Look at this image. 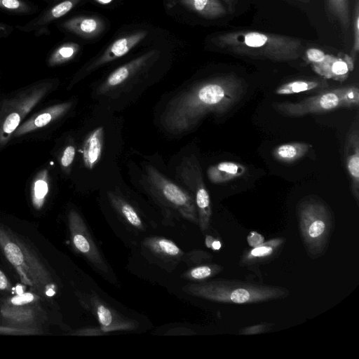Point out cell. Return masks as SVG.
<instances>
[{"label":"cell","instance_id":"6da1fadb","mask_svg":"<svg viewBox=\"0 0 359 359\" xmlns=\"http://www.w3.org/2000/svg\"><path fill=\"white\" fill-rule=\"evenodd\" d=\"M244 82L224 75L194 83L172 97L160 118L166 132L182 135L193 130L208 114H224L245 93Z\"/></svg>","mask_w":359,"mask_h":359},{"label":"cell","instance_id":"7a4b0ae2","mask_svg":"<svg viewBox=\"0 0 359 359\" xmlns=\"http://www.w3.org/2000/svg\"><path fill=\"white\" fill-rule=\"evenodd\" d=\"M212 42L229 53L279 62L298 59L304 48L297 38L248 30L220 33Z\"/></svg>","mask_w":359,"mask_h":359},{"label":"cell","instance_id":"3957f363","mask_svg":"<svg viewBox=\"0 0 359 359\" xmlns=\"http://www.w3.org/2000/svg\"><path fill=\"white\" fill-rule=\"evenodd\" d=\"M0 249L24 285L43 299L55 295L57 285L46 264L21 236L1 222Z\"/></svg>","mask_w":359,"mask_h":359},{"label":"cell","instance_id":"277c9868","mask_svg":"<svg viewBox=\"0 0 359 359\" xmlns=\"http://www.w3.org/2000/svg\"><path fill=\"white\" fill-rule=\"evenodd\" d=\"M193 296L230 304H254L286 298L290 290L278 285L215 279L189 284L184 288Z\"/></svg>","mask_w":359,"mask_h":359},{"label":"cell","instance_id":"5b68a950","mask_svg":"<svg viewBox=\"0 0 359 359\" xmlns=\"http://www.w3.org/2000/svg\"><path fill=\"white\" fill-rule=\"evenodd\" d=\"M297 217L307 255L313 259L321 257L327 252L334 228L332 211L324 201L311 196L297 204Z\"/></svg>","mask_w":359,"mask_h":359},{"label":"cell","instance_id":"8992f818","mask_svg":"<svg viewBox=\"0 0 359 359\" xmlns=\"http://www.w3.org/2000/svg\"><path fill=\"white\" fill-rule=\"evenodd\" d=\"M358 88L351 85L332 89L326 88L315 95L296 102H275L273 107L276 111L283 116L299 117L341 107H358Z\"/></svg>","mask_w":359,"mask_h":359},{"label":"cell","instance_id":"52a82bcc","mask_svg":"<svg viewBox=\"0 0 359 359\" xmlns=\"http://www.w3.org/2000/svg\"><path fill=\"white\" fill-rule=\"evenodd\" d=\"M41 297L35 292H22L0 302V324L44 334L48 316L42 307Z\"/></svg>","mask_w":359,"mask_h":359},{"label":"cell","instance_id":"ba28073f","mask_svg":"<svg viewBox=\"0 0 359 359\" xmlns=\"http://www.w3.org/2000/svg\"><path fill=\"white\" fill-rule=\"evenodd\" d=\"M146 177L153 192L162 202L186 219L198 223L195 200L191 193L168 179L152 165H147Z\"/></svg>","mask_w":359,"mask_h":359},{"label":"cell","instance_id":"9c48e42d","mask_svg":"<svg viewBox=\"0 0 359 359\" xmlns=\"http://www.w3.org/2000/svg\"><path fill=\"white\" fill-rule=\"evenodd\" d=\"M177 177L191 191L198 213V224L204 232L212 215L210 198L204 183L200 164L194 155L184 157L177 168Z\"/></svg>","mask_w":359,"mask_h":359},{"label":"cell","instance_id":"30bf717a","mask_svg":"<svg viewBox=\"0 0 359 359\" xmlns=\"http://www.w3.org/2000/svg\"><path fill=\"white\" fill-rule=\"evenodd\" d=\"M68 226L74 249L100 271L108 273L107 263L93 241L84 221L74 210L69 212Z\"/></svg>","mask_w":359,"mask_h":359},{"label":"cell","instance_id":"8fae6325","mask_svg":"<svg viewBox=\"0 0 359 359\" xmlns=\"http://www.w3.org/2000/svg\"><path fill=\"white\" fill-rule=\"evenodd\" d=\"M158 56L156 50L148 51L113 71L100 84L98 94H107L124 87L149 67Z\"/></svg>","mask_w":359,"mask_h":359},{"label":"cell","instance_id":"7c38bea8","mask_svg":"<svg viewBox=\"0 0 359 359\" xmlns=\"http://www.w3.org/2000/svg\"><path fill=\"white\" fill-rule=\"evenodd\" d=\"M306 56L313 70L326 79L342 81L354 67V62L351 57L346 56L343 59L315 48L308 49Z\"/></svg>","mask_w":359,"mask_h":359},{"label":"cell","instance_id":"4fadbf2b","mask_svg":"<svg viewBox=\"0 0 359 359\" xmlns=\"http://www.w3.org/2000/svg\"><path fill=\"white\" fill-rule=\"evenodd\" d=\"M147 35V31H138L114 41L99 57L88 66L86 72H91L107 63L124 56L142 41Z\"/></svg>","mask_w":359,"mask_h":359},{"label":"cell","instance_id":"5bb4252c","mask_svg":"<svg viewBox=\"0 0 359 359\" xmlns=\"http://www.w3.org/2000/svg\"><path fill=\"white\" fill-rule=\"evenodd\" d=\"M345 164L351 180V190L355 200L359 201V131L358 121L348 135L344 147Z\"/></svg>","mask_w":359,"mask_h":359},{"label":"cell","instance_id":"9a60e30c","mask_svg":"<svg viewBox=\"0 0 359 359\" xmlns=\"http://www.w3.org/2000/svg\"><path fill=\"white\" fill-rule=\"evenodd\" d=\"M285 243L284 238H273L262 244L245 250L240 257L241 266H252L274 259L282 250Z\"/></svg>","mask_w":359,"mask_h":359},{"label":"cell","instance_id":"2e32d148","mask_svg":"<svg viewBox=\"0 0 359 359\" xmlns=\"http://www.w3.org/2000/svg\"><path fill=\"white\" fill-rule=\"evenodd\" d=\"M62 26L66 30L86 39L97 36L104 29V22L97 16H76L64 22Z\"/></svg>","mask_w":359,"mask_h":359},{"label":"cell","instance_id":"e0dca14e","mask_svg":"<svg viewBox=\"0 0 359 359\" xmlns=\"http://www.w3.org/2000/svg\"><path fill=\"white\" fill-rule=\"evenodd\" d=\"M104 144V128H95L86 138L83 146V161L85 166L91 170L100 161Z\"/></svg>","mask_w":359,"mask_h":359},{"label":"cell","instance_id":"ac0fdd59","mask_svg":"<svg viewBox=\"0 0 359 359\" xmlns=\"http://www.w3.org/2000/svg\"><path fill=\"white\" fill-rule=\"evenodd\" d=\"M81 0H64L22 27L23 31L39 29L69 13Z\"/></svg>","mask_w":359,"mask_h":359},{"label":"cell","instance_id":"d6986e66","mask_svg":"<svg viewBox=\"0 0 359 359\" xmlns=\"http://www.w3.org/2000/svg\"><path fill=\"white\" fill-rule=\"evenodd\" d=\"M245 171V167L240 163L224 161L210 166L207 175L211 182L221 184L241 177Z\"/></svg>","mask_w":359,"mask_h":359},{"label":"cell","instance_id":"ffe728a7","mask_svg":"<svg viewBox=\"0 0 359 359\" xmlns=\"http://www.w3.org/2000/svg\"><path fill=\"white\" fill-rule=\"evenodd\" d=\"M71 104L70 102H65L48 109L46 111L24 123L15 133V135L25 134L46 126L50 121L66 112L71 107Z\"/></svg>","mask_w":359,"mask_h":359},{"label":"cell","instance_id":"44dd1931","mask_svg":"<svg viewBox=\"0 0 359 359\" xmlns=\"http://www.w3.org/2000/svg\"><path fill=\"white\" fill-rule=\"evenodd\" d=\"M191 11L208 19H216L226 14V8L219 0H180Z\"/></svg>","mask_w":359,"mask_h":359},{"label":"cell","instance_id":"7402d4cb","mask_svg":"<svg viewBox=\"0 0 359 359\" xmlns=\"http://www.w3.org/2000/svg\"><path fill=\"white\" fill-rule=\"evenodd\" d=\"M107 195L112 206L128 224L137 229H143L142 220L130 203L111 191L108 192Z\"/></svg>","mask_w":359,"mask_h":359},{"label":"cell","instance_id":"603a6c76","mask_svg":"<svg viewBox=\"0 0 359 359\" xmlns=\"http://www.w3.org/2000/svg\"><path fill=\"white\" fill-rule=\"evenodd\" d=\"M327 12L331 19L337 21L345 34L351 28V0H325Z\"/></svg>","mask_w":359,"mask_h":359},{"label":"cell","instance_id":"cb8c5ba5","mask_svg":"<svg viewBox=\"0 0 359 359\" xmlns=\"http://www.w3.org/2000/svg\"><path fill=\"white\" fill-rule=\"evenodd\" d=\"M311 147V144L303 142L285 143L274 148L273 156L278 161L291 163L304 156Z\"/></svg>","mask_w":359,"mask_h":359},{"label":"cell","instance_id":"d4e9b609","mask_svg":"<svg viewBox=\"0 0 359 359\" xmlns=\"http://www.w3.org/2000/svg\"><path fill=\"white\" fill-rule=\"evenodd\" d=\"M328 86L327 83L320 79H299L285 83L278 86L276 95H291L312 90H323Z\"/></svg>","mask_w":359,"mask_h":359},{"label":"cell","instance_id":"484cf974","mask_svg":"<svg viewBox=\"0 0 359 359\" xmlns=\"http://www.w3.org/2000/svg\"><path fill=\"white\" fill-rule=\"evenodd\" d=\"M147 245L156 255L164 259H176L182 255V252L175 243L163 238H150L147 241Z\"/></svg>","mask_w":359,"mask_h":359},{"label":"cell","instance_id":"4316f807","mask_svg":"<svg viewBox=\"0 0 359 359\" xmlns=\"http://www.w3.org/2000/svg\"><path fill=\"white\" fill-rule=\"evenodd\" d=\"M79 49V45L74 42H68L60 45L50 56L49 65H57L72 60L76 55Z\"/></svg>","mask_w":359,"mask_h":359},{"label":"cell","instance_id":"83f0119b","mask_svg":"<svg viewBox=\"0 0 359 359\" xmlns=\"http://www.w3.org/2000/svg\"><path fill=\"white\" fill-rule=\"evenodd\" d=\"M224 269V267L217 264H207L196 266L184 276L192 280L204 281L206 279L216 276Z\"/></svg>","mask_w":359,"mask_h":359},{"label":"cell","instance_id":"f1b7e54d","mask_svg":"<svg viewBox=\"0 0 359 359\" xmlns=\"http://www.w3.org/2000/svg\"><path fill=\"white\" fill-rule=\"evenodd\" d=\"M48 192V185L45 177L39 178L34 182L32 189V203L36 209H41Z\"/></svg>","mask_w":359,"mask_h":359},{"label":"cell","instance_id":"f546056e","mask_svg":"<svg viewBox=\"0 0 359 359\" xmlns=\"http://www.w3.org/2000/svg\"><path fill=\"white\" fill-rule=\"evenodd\" d=\"M353 43L351 52V57L353 62L359 50V1L355 0L353 15L351 17Z\"/></svg>","mask_w":359,"mask_h":359},{"label":"cell","instance_id":"4dcf8cb0","mask_svg":"<svg viewBox=\"0 0 359 359\" xmlns=\"http://www.w3.org/2000/svg\"><path fill=\"white\" fill-rule=\"evenodd\" d=\"M95 312L101 325L105 331L114 330L113 325L114 317L111 310L101 303H96Z\"/></svg>","mask_w":359,"mask_h":359},{"label":"cell","instance_id":"1f68e13d","mask_svg":"<svg viewBox=\"0 0 359 359\" xmlns=\"http://www.w3.org/2000/svg\"><path fill=\"white\" fill-rule=\"evenodd\" d=\"M0 8L17 13H27L29 6L22 0H0Z\"/></svg>","mask_w":359,"mask_h":359},{"label":"cell","instance_id":"d6a6232c","mask_svg":"<svg viewBox=\"0 0 359 359\" xmlns=\"http://www.w3.org/2000/svg\"><path fill=\"white\" fill-rule=\"evenodd\" d=\"M274 324L272 323H259L250 326H247L239 330L238 334L243 335H253L265 333L270 331Z\"/></svg>","mask_w":359,"mask_h":359},{"label":"cell","instance_id":"836d02e7","mask_svg":"<svg viewBox=\"0 0 359 359\" xmlns=\"http://www.w3.org/2000/svg\"><path fill=\"white\" fill-rule=\"evenodd\" d=\"M20 121V116L18 113L13 112L9 114L3 125L4 132L7 134L12 133L18 126Z\"/></svg>","mask_w":359,"mask_h":359},{"label":"cell","instance_id":"e575fe53","mask_svg":"<svg viewBox=\"0 0 359 359\" xmlns=\"http://www.w3.org/2000/svg\"><path fill=\"white\" fill-rule=\"evenodd\" d=\"M0 334L6 335H35L30 330L0 324Z\"/></svg>","mask_w":359,"mask_h":359},{"label":"cell","instance_id":"d590c367","mask_svg":"<svg viewBox=\"0 0 359 359\" xmlns=\"http://www.w3.org/2000/svg\"><path fill=\"white\" fill-rule=\"evenodd\" d=\"M75 156V148L69 145L67 147L63 152L60 162L63 167H69L73 162Z\"/></svg>","mask_w":359,"mask_h":359},{"label":"cell","instance_id":"8d00e7d4","mask_svg":"<svg viewBox=\"0 0 359 359\" xmlns=\"http://www.w3.org/2000/svg\"><path fill=\"white\" fill-rule=\"evenodd\" d=\"M247 241L250 247H255L264 242V237L257 231H252L247 236Z\"/></svg>","mask_w":359,"mask_h":359},{"label":"cell","instance_id":"74e56055","mask_svg":"<svg viewBox=\"0 0 359 359\" xmlns=\"http://www.w3.org/2000/svg\"><path fill=\"white\" fill-rule=\"evenodd\" d=\"M12 290V284L10 283L6 274L0 269V291L11 293Z\"/></svg>","mask_w":359,"mask_h":359},{"label":"cell","instance_id":"f35d334b","mask_svg":"<svg viewBox=\"0 0 359 359\" xmlns=\"http://www.w3.org/2000/svg\"><path fill=\"white\" fill-rule=\"evenodd\" d=\"M11 27L4 23L0 22V37H4L11 32Z\"/></svg>","mask_w":359,"mask_h":359},{"label":"cell","instance_id":"ab89813d","mask_svg":"<svg viewBox=\"0 0 359 359\" xmlns=\"http://www.w3.org/2000/svg\"><path fill=\"white\" fill-rule=\"evenodd\" d=\"M221 242L219 240L214 239L213 242L212 243L210 248H212L214 250H218L221 248Z\"/></svg>","mask_w":359,"mask_h":359},{"label":"cell","instance_id":"60d3db41","mask_svg":"<svg viewBox=\"0 0 359 359\" xmlns=\"http://www.w3.org/2000/svg\"><path fill=\"white\" fill-rule=\"evenodd\" d=\"M214 238L211 236H207L205 238V245L208 248H210L212 243L214 241Z\"/></svg>","mask_w":359,"mask_h":359},{"label":"cell","instance_id":"b9f144b4","mask_svg":"<svg viewBox=\"0 0 359 359\" xmlns=\"http://www.w3.org/2000/svg\"><path fill=\"white\" fill-rule=\"evenodd\" d=\"M224 1L229 7V10H232L233 7L234 0H222Z\"/></svg>","mask_w":359,"mask_h":359},{"label":"cell","instance_id":"7bdbcfd3","mask_svg":"<svg viewBox=\"0 0 359 359\" xmlns=\"http://www.w3.org/2000/svg\"><path fill=\"white\" fill-rule=\"evenodd\" d=\"M97 2L101 4H108L111 3L113 0H95Z\"/></svg>","mask_w":359,"mask_h":359},{"label":"cell","instance_id":"ee69618b","mask_svg":"<svg viewBox=\"0 0 359 359\" xmlns=\"http://www.w3.org/2000/svg\"><path fill=\"white\" fill-rule=\"evenodd\" d=\"M302 1H306H306H309V0H302Z\"/></svg>","mask_w":359,"mask_h":359}]
</instances>
